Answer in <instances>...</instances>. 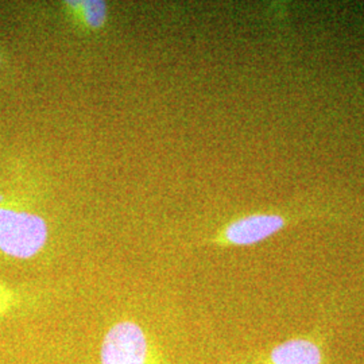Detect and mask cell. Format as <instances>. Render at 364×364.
<instances>
[{
	"instance_id": "obj_3",
	"label": "cell",
	"mask_w": 364,
	"mask_h": 364,
	"mask_svg": "<svg viewBox=\"0 0 364 364\" xmlns=\"http://www.w3.org/2000/svg\"><path fill=\"white\" fill-rule=\"evenodd\" d=\"M285 223V219L279 215H248L227 224L215 242L221 246H252L277 234L284 228Z\"/></svg>"
},
{
	"instance_id": "obj_5",
	"label": "cell",
	"mask_w": 364,
	"mask_h": 364,
	"mask_svg": "<svg viewBox=\"0 0 364 364\" xmlns=\"http://www.w3.org/2000/svg\"><path fill=\"white\" fill-rule=\"evenodd\" d=\"M66 9L82 28L90 31L103 28L108 16L105 1H66Z\"/></svg>"
},
{
	"instance_id": "obj_2",
	"label": "cell",
	"mask_w": 364,
	"mask_h": 364,
	"mask_svg": "<svg viewBox=\"0 0 364 364\" xmlns=\"http://www.w3.org/2000/svg\"><path fill=\"white\" fill-rule=\"evenodd\" d=\"M100 364H166L156 340L144 326L122 320L109 326L100 346Z\"/></svg>"
},
{
	"instance_id": "obj_7",
	"label": "cell",
	"mask_w": 364,
	"mask_h": 364,
	"mask_svg": "<svg viewBox=\"0 0 364 364\" xmlns=\"http://www.w3.org/2000/svg\"><path fill=\"white\" fill-rule=\"evenodd\" d=\"M0 65H1V58H0Z\"/></svg>"
},
{
	"instance_id": "obj_1",
	"label": "cell",
	"mask_w": 364,
	"mask_h": 364,
	"mask_svg": "<svg viewBox=\"0 0 364 364\" xmlns=\"http://www.w3.org/2000/svg\"><path fill=\"white\" fill-rule=\"evenodd\" d=\"M49 236L48 221L37 212L0 205V255L4 258L34 259L45 251Z\"/></svg>"
},
{
	"instance_id": "obj_4",
	"label": "cell",
	"mask_w": 364,
	"mask_h": 364,
	"mask_svg": "<svg viewBox=\"0 0 364 364\" xmlns=\"http://www.w3.org/2000/svg\"><path fill=\"white\" fill-rule=\"evenodd\" d=\"M323 352L317 343L309 338H290L269 353L264 364H321Z\"/></svg>"
},
{
	"instance_id": "obj_6",
	"label": "cell",
	"mask_w": 364,
	"mask_h": 364,
	"mask_svg": "<svg viewBox=\"0 0 364 364\" xmlns=\"http://www.w3.org/2000/svg\"><path fill=\"white\" fill-rule=\"evenodd\" d=\"M33 302V296L21 289L0 282V318L28 308Z\"/></svg>"
}]
</instances>
